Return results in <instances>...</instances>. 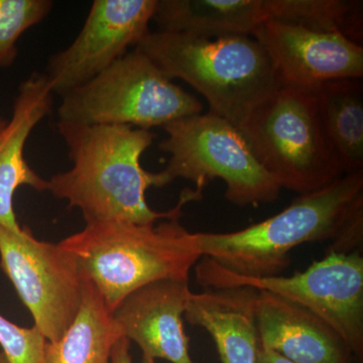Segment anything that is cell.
<instances>
[{
	"mask_svg": "<svg viewBox=\"0 0 363 363\" xmlns=\"http://www.w3.org/2000/svg\"><path fill=\"white\" fill-rule=\"evenodd\" d=\"M202 111L194 95L175 84L135 47L96 77L63 95L58 117L61 123L150 130Z\"/></svg>",
	"mask_w": 363,
	"mask_h": 363,
	"instance_id": "8992f818",
	"label": "cell"
},
{
	"mask_svg": "<svg viewBox=\"0 0 363 363\" xmlns=\"http://www.w3.org/2000/svg\"><path fill=\"white\" fill-rule=\"evenodd\" d=\"M157 0H95L82 30L68 48L52 55L47 76L61 96L85 84L138 45L150 33Z\"/></svg>",
	"mask_w": 363,
	"mask_h": 363,
	"instance_id": "30bf717a",
	"label": "cell"
},
{
	"mask_svg": "<svg viewBox=\"0 0 363 363\" xmlns=\"http://www.w3.org/2000/svg\"><path fill=\"white\" fill-rule=\"evenodd\" d=\"M121 326L92 281L86 279L80 309L59 340L48 341L45 363H111Z\"/></svg>",
	"mask_w": 363,
	"mask_h": 363,
	"instance_id": "e0dca14e",
	"label": "cell"
},
{
	"mask_svg": "<svg viewBox=\"0 0 363 363\" xmlns=\"http://www.w3.org/2000/svg\"><path fill=\"white\" fill-rule=\"evenodd\" d=\"M0 363H9L7 362L6 357H4V353L0 351Z\"/></svg>",
	"mask_w": 363,
	"mask_h": 363,
	"instance_id": "cb8c5ba5",
	"label": "cell"
},
{
	"mask_svg": "<svg viewBox=\"0 0 363 363\" xmlns=\"http://www.w3.org/2000/svg\"><path fill=\"white\" fill-rule=\"evenodd\" d=\"M259 363H295L286 359L283 355L276 351L260 346L259 352Z\"/></svg>",
	"mask_w": 363,
	"mask_h": 363,
	"instance_id": "7402d4cb",
	"label": "cell"
},
{
	"mask_svg": "<svg viewBox=\"0 0 363 363\" xmlns=\"http://www.w3.org/2000/svg\"><path fill=\"white\" fill-rule=\"evenodd\" d=\"M47 339L37 327L23 328L0 315V346L9 363H45Z\"/></svg>",
	"mask_w": 363,
	"mask_h": 363,
	"instance_id": "ffe728a7",
	"label": "cell"
},
{
	"mask_svg": "<svg viewBox=\"0 0 363 363\" xmlns=\"http://www.w3.org/2000/svg\"><path fill=\"white\" fill-rule=\"evenodd\" d=\"M257 293L250 288H228L191 295L186 320L211 335L221 363H259Z\"/></svg>",
	"mask_w": 363,
	"mask_h": 363,
	"instance_id": "9a60e30c",
	"label": "cell"
},
{
	"mask_svg": "<svg viewBox=\"0 0 363 363\" xmlns=\"http://www.w3.org/2000/svg\"><path fill=\"white\" fill-rule=\"evenodd\" d=\"M0 267L35 326L49 342L59 340L84 294L86 278L76 257L60 243L38 240L28 226L14 233L0 225Z\"/></svg>",
	"mask_w": 363,
	"mask_h": 363,
	"instance_id": "9c48e42d",
	"label": "cell"
},
{
	"mask_svg": "<svg viewBox=\"0 0 363 363\" xmlns=\"http://www.w3.org/2000/svg\"><path fill=\"white\" fill-rule=\"evenodd\" d=\"M192 293L189 281H155L123 298L113 316L124 337L142 350L143 357L171 363H194L183 324Z\"/></svg>",
	"mask_w": 363,
	"mask_h": 363,
	"instance_id": "7c38bea8",
	"label": "cell"
},
{
	"mask_svg": "<svg viewBox=\"0 0 363 363\" xmlns=\"http://www.w3.org/2000/svg\"><path fill=\"white\" fill-rule=\"evenodd\" d=\"M54 93L45 74L33 73L18 87L13 116L0 131V225L20 233L13 210V196L21 186L39 192L48 190V181L38 175L25 157L30 133L52 111Z\"/></svg>",
	"mask_w": 363,
	"mask_h": 363,
	"instance_id": "5bb4252c",
	"label": "cell"
},
{
	"mask_svg": "<svg viewBox=\"0 0 363 363\" xmlns=\"http://www.w3.org/2000/svg\"><path fill=\"white\" fill-rule=\"evenodd\" d=\"M255 319L262 347L295 363H359L321 318L274 294L257 291Z\"/></svg>",
	"mask_w": 363,
	"mask_h": 363,
	"instance_id": "4fadbf2b",
	"label": "cell"
},
{
	"mask_svg": "<svg viewBox=\"0 0 363 363\" xmlns=\"http://www.w3.org/2000/svg\"><path fill=\"white\" fill-rule=\"evenodd\" d=\"M314 91L325 135L344 175L363 171L362 79L329 81Z\"/></svg>",
	"mask_w": 363,
	"mask_h": 363,
	"instance_id": "ac0fdd59",
	"label": "cell"
},
{
	"mask_svg": "<svg viewBox=\"0 0 363 363\" xmlns=\"http://www.w3.org/2000/svg\"><path fill=\"white\" fill-rule=\"evenodd\" d=\"M197 283L212 289L250 288L274 294L321 318L363 362V257L362 252H328L291 277H245L202 257Z\"/></svg>",
	"mask_w": 363,
	"mask_h": 363,
	"instance_id": "ba28073f",
	"label": "cell"
},
{
	"mask_svg": "<svg viewBox=\"0 0 363 363\" xmlns=\"http://www.w3.org/2000/svg\"><path fill=\"white\" fill-rule=\"evenodd\" d=\"M240 130L281 189L304 195L346 176L325 135L314 90L284 85L250 112Z\"/></svg>",
	"mask_w": 363,
	"mask_h": 363,
	"instance_id": "5b68a950",
	"label": "cell"
},
{
	"mask_svg": "<svg viewBox=\"0 0 363 363\" xmlns=\"http://www.w3.org/2000/svg\"><path fill=\"white\" fill-rule=\"evenodd\" d=\"M284 84L316 89L339 79H362L363 47L341 33L269 21L253 32Z\"/></svg>",
	"mask_w": 363,
	"mask_h": 363,
	"instance_id": "8fae6325",
	"label": "cell"
},
{
	"mask_svg": "<svg viewBox=\"0 0 363 363\" xmlns=\"http://www.w3.org/2000/svg\"><path fill=\"white\" fill-rule=\"evenodd\" d=\"M136 47L167 77L197 90L210 112L238 128L262 100L285 85L264 48L248 35L211 40L157 30Z\"/></svg>",
	"mask_w": 363,
	"mask_h": 363,
	"instance_id": "277c9868",
	"label": "cell"
},
{
	"mask_svg": "<svg viewBox=\"0 0 363 363\" xmlns=\"http://www.w3.org/2000/svg\"><path fill=\"white\" fill-rule=\"evenodd\" d=\"M168 138L159 149L169 155L160 172L164 186L177 179L193 182L202 193L206 185L225 182L227 201L245 207L279 199L281 189L250 150L240 128L208 112L162 126Z\"/></svg>",
	"mask_w": 363,
	"mask_h": 363,
	"instance_id": "52a82bcc",
	"label": "cell"
},
{
	"mask_svg": "<svg viewBox=\"0 0 363 363\" xmlns=\"http://www.w3.org/2000/svg\"><path fill=\"white\" fill-rule=\"evenodd\" d=\"M152 21L159 32L203 39L252 35L272 21L271 0H157Z\"/></svg>",
	"mask_w": 363,
	"mask_h": 363,
	"instance_id": "2e32d148",
	"label": "cell"
},
{
	"mask_svg": "<svg viewBox=\"0 0 363 363\" xmlns=\"http://www.w3.org/2000/svg\"><path fill=\"white\" fill-rule=\"evenodd\" d=\"M59 243L76 257L111 312L149 284L189 281L203 257L197 233L188 231L180 218L157 224L92 222Z\"/></svg>",
	"mask_w": 363,
	"mask_h": 363,
	"instance_id": "3957f363",
	"label": "cell"
},
{
	"mask_svg": "<svg viewBox=\"0 0 363 363\" xmlns=\"http://www.w3.org/2000/svg\"><path fill=\"white\" fill-rule=\"evenodd\" d=\"M60 135L68 147L72 168L48 181V191L82 212L86 223L123 221L154 223L181 218L187 203L201 199L202 193L185 189L178 204L168 211H155L145 192L164 187L160 172L143 168L140 159L155 140L149 130L118 124H87L58 121Z\"/></svg>",
	"mask_w": 363,
	"mask_h": 363,
	"instance_id": "6da1fadb",
	"label": "cell"
},
{
	"mask_svg": "<svg viewBox=\"0 0 363 363\" xmlns=\"http://www.w3.org/2000/svg\"><path fill=\"white\" fill-rule=\"evenodd\" d=\"M203 257L245 277L281 276L293 250L328 242V252H360L363 243V171L316 192L298 195L266 220L227 233H197Z\"/></svg>",
	"mask_w": 363,
	"mask_h": 363,
	"instance_id": "7a4b0ae2",
	"label": "cell"
},
{
	"mask_svg": "<svg viewBox=\"0 0 363 363\" xmlns=\"http://www.w3.org/2000/svg\"><path fill=\"white\" fill-rule=\"evenodd\" d=\"M7 121H4V119L0 118V131L4 130V126H6Z\"/></svg>",
	"mask_w": 363,
	"mask_h": 363,
	"instance_id": "d4e9b609",
	"label": "cell"
},
{
	"mask_svg": "<svg viewBox=\"0 0 363 363\" xmlns=\"http://www.w3.org/2000/svg\"><path fill=\"white\" fill-rule=\"evenodd\" d=\"M142 363H157L156 360L150 359V358L143 357Z\"/></svg>",
	"mask_w": 363,
	"mask_h": 363,
	"instance_id": "603a6c76",
	"label": "cell"
},
{
	"mask_svg": "<svg viewBox=\"0 0 363 363\" xmlns=\"http://www.w3.org/2000/svg\"><path fill=\"white\" fill-rule=\"evenodd\" d=\"M111 363H133L130 352V340L123 337L116 343L112 352Z\"/></svg>",
	"mask_w": 363,
	"mask_h": 363,
	"instance_id": "44dd1931",
	"label": "cell"
},
{
	"mask_svg": "<svg viewBox=\"0 0 363 363\" xmlns=\"http://www.w3.org/2000/svg\"><path fill=\"white\" fill-rule=\"evenodd\" d=\"M51 0H0V69L11 67L18 57V42L51 13Z\"/></svg>",
	"mask_w": 363,
	"mask_h": 363,
	"instance_id": "d6986e66",
	"label": "cell"
}]
</instances>
